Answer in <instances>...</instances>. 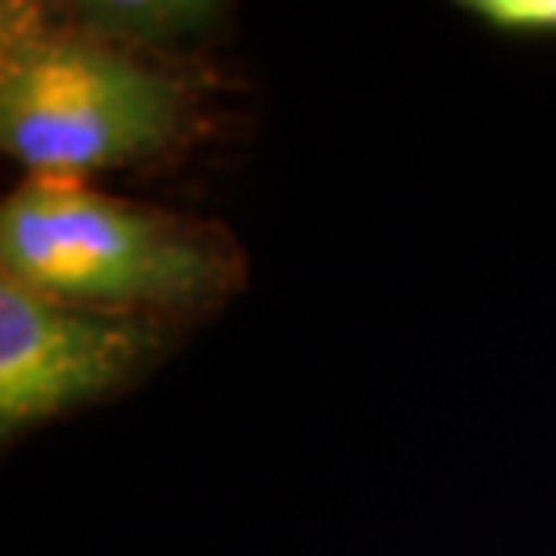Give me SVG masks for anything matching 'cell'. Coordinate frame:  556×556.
Segmentation results:
<instances>
[{
    "label": "cell",
    "instance_id": "6da1fadb",
    "mask_svg": "<svg viewBox=\"0 0 556 556\" xmlns=\"http://www.w3.org/2000/svg\"><path fill=\"white\" fill-rule=\"evenodd\" d=\"M0 268L40 293L170 326L217 311L247 282L242 247L214 220L48 177L0 206Z\"/></svg>",
    "mask_w": 556,
    "mask_h": 556
},
{
    "label": "cell",
    "instance_id": "7a4b0ae2",
    "mask_svg": "<svg viewBox=\"0 0 556 556\" xmlns=\"http://www.w3.org/2000/svg\"><path fill=\"white\" fill-rule=\"evenodd\" d=\"M192 127V94L149 54L98 40L65 15L8 4L0 29V141L33 177L87 174L166 155Z\"/></svg>",
    "mask_w": 556,
    "mask_h": 556
},
{
    "label": "cell",
    "instance_id": "3957f363",
    "mask_svg": "<svg viewBox=\"0 0 556 556\" xmlns=\"http://www.w3.org/2000/svg\"><path fill=\"white\" fill-rule=\"evenodd\" d=\"M170 321L73 304L0 275V430L127 391L160 362Z\"/></svg>",
    "mask_w": 556,
    "mask_h": 556
},
{
    "label": "cell",
    "instance_id": "277c9868",
    "mask_svg": "<svg viewBox=\"0 0 556 556\" xmlns=\"http://www.w3.org/2000/svg\"><path fill=\"white\" fill-rule=\"evenodd\" d=\"M65 18L98 40L149 54L206 37L225 18V8L203 0H94V4H70Z\"/></svg>",
    "mask_w": 556,
    "mask_h": 556
},
{
    "label": "cell",
    "instance_id": "5b68a950",
    "mask_svg": "<svg viewBox=\"0 0 556 556\" xmlns=\"http://www.w3.org/2000/svg\"><path fill=\"white\" fill-rule=\"evenodd\" d=\"M463 8L495 33H509V37H556V0H470Z\"/></svg>",
    "mask_w": 556,
    "mask_h": 556
}]
</instances>
